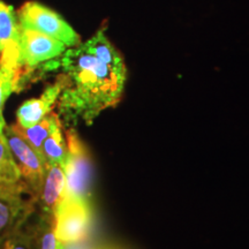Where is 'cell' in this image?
<instances>
[{
	"mask_svg": "<svg viewBox=\"0 0 249 249\" xmlns=\"http://www.w3.org/2000/svg\"><path fill=\"white\" fill-rule=\"evenodd\" d=\"M33 227L34 249H62L53 230V217L40 214L38 222Z\"/></svg>",
	"mask_w": 249,
	"mask_h": 249,
	"instance_id": "5bb4252c",
	"label": "cell"
},
{
	"mask_svg": "<svg viewBox=\"0 0 249 249\" xmlns=\"http://www.w3.org/2000/svg\"><path fill=\"white\" fill-rule=\"evenodd\" d=\"M18 23L22 27L30 28L58 39L67 48H74L81 44L80 35L74 28L57 12L39 2H26L18 9Z\"/></svg>",
	"mask_w": 249,
	"mask_h": 249,
	"instance_id": "3957f363",
	"label": "cell"
},
{
	"mask_svg": "<svg viewBox=\"0 0 249 249\" xmlns=\"http://www.w3.org/2000/svg\"><path fill=\"white\" fill-rule=\"evenodd\" d=\"M11 185H14V183H6V182H0V191L4 188H7V187H9Z\"/></svg>",
	"mask_w": 249,
	"mask_h": 249,
	"instance_id": "d6986e66",
	"label": "cell"
},
{
	"mask_svg": "<svg viewBox=\"0 0 249 249\" xmlns=\"http://www.w3.org/2000/svg\"><path fill=\"white\" fill-rule=\"evenodd\" d=\"M5 123H0V182L18 183L22 181L21 173L15 163L7 140L5 138Z\"/></svg>",
	"mask_w": 249,
	"mask_h": 249,
	"instance_id": "9a60e30c",
	"label": "cell"
},
{
	"mask_svg": "<svg viewBox=\"0 0 249 249\" xmlns=\"http://www.w3.org/2000/svg\"><path fill=\"white\" fill-rule=\"evenodd\" d=\"M43 157L48 164H57L65 167L67 160V144L62 136L61 123H59L51 134L46 138L40 149Z\"/></svg>",
	"mask_w": 249,
	"mask_h": 249,
	"instance_id": "7c38bea8",
	"label": "cell"
},
{
	"mask_svg": "<svg viewBox=\"0 0 249 249\" xmlns=\"http://www.w3.org/2000/svg\"><path fill=\"white\" fill-rule=\"evenodd\" d=\"M92 219L89 200L64 197L53 214L54 234L61 244L83 240L90 236Z\"/></svg>",
	"mask_w": 249,
	"mask_h": 249,
	"instance_id": "5b68a950",
	"label": "cell"
},
{
	"mask_svg": "<svg viewBox=\"0 0 249 249\" xmlns=\"http://www.w3.org/2000/svg\"><path fill=\"white\" fill-rule=\"evenodd\" d=\"M82 45L93 55L107 64L108 66L119 68V70H126L123 55L107 38L104 28H101L91 38H89Z\"/></svg>",
	"mask_w": 249,
	"mask_h": 249,
	"instance_id": "8fae6325",
	"label": "cell"
},
{
	"mask_svg": "<svg viewBox=\"0 0 249 249\" xmlns=\"http://www.w3.org/2000/svg\"><path fill=\"white\" fill-rule=\"evenodd\" d=\"M64 74L59 108L68 120L82 119L87 124L105 108L120 101L127 71L108 66L82 44L67 49L57 59Z\"/></svg>",
	"mask_w": 249,
	"mask_h": 249,
	"instance_id": "6da1fadb",
	"label": "cell"
},
{
	"mask_svg": "<svg viewBox=\"0 0 249 249\" xmlns=\"http://www.w3.org/2000/svg\"><path fill=\"white\" fill-rule=\"evenodd\" d=\"M59 123H60V119H59L58 114L51 112V113H49L44 119H42L36 124L28 127V128H21L18 124H14V126L15 128L20 132L21 135H22L23 138L36 149V150L40 151L43 143H44L46 138L51 134L52 130L54 129V127L57 126Z\"/></svg>",
	"mask_w": 249,
	"mask_h": 249,
	"instance_id": "4fadbf2b",
	"label": "cell"
},
{
	"mask_svg": "<svg viewBox=\"0 0 249 249\" xmlns=\"http://www.w3.org/2000/svg\"><path fill=\"white\" fill-rule=\"evenodd\" d=\"M0 249H34L33 227L24 224L0 242Z\"/></svg>",
	"mask_w": 249,
	"mask_h": 249,
	"instance_id": "2e32d148",
	"label": "cell"
},
{
	"mask_svg": "<svg viewBox=\"0 0 249 249\" xmlns=\"http://www.w3.org/2000/svg\"><path fill=\"white\" fill-rule=\"evenodd\" d=\"M35 204L36 198L23 181L0 191V241L28 222Z\"/></svg>",
	"mask_w": 249,
	"mask_h": 249,
	"instance_id": "8992f818",
	"label": "cell"
},
{
	"mask_svg": "<svg viewBox=\"0 0 249 249\" xmlns=\"http://www.w3.org/2000/svg\"><path fill=\"white\" fill-rule=\"evenodd\" d=\"M0 68L12 71L17 91L24 70L20 61V23L14 8L0 0Z\"/></svg>",
	"mask_w": 249,
	"mask_h": 249,
	"instance_id": "52a82bcc",
	"label": "cell"
},
{
	"mask_svg": "<svg viewBox=\"0 0 249 249\" xmlns=\"http://www.w3.org/2000/svg\"><path fill=\"white\" fill-rule=\"evenodd\" d=\"M66 189V177L64 167L57 164L46 165V173L37 201L40 205L42 213L53 217L61 203Z\"/></svg>",
	"mask_w": 249,
	"mask_h": 249,
	"instance_id": "30bf717a",
	"label": "cell"
},
{
	"mask_svg": "<svg viewBox=\"0 0 249 249\" xmlns=\"http://www.w3.org/2000/svg\"><path fill=\"white\" fill-rule=\"evenodd\" d=\"M66 138L67 160L64 167L66 189L64 197L89 200L93 178L91 157L75 130L68 129Z\"/></svg>",
	"mask_w": 249,
	"mask_h": 249,
	"instance_id": "7a4b0ae2",
	"label": "cell"
},
{
	"mask_svg": "<svg viewBox=\"0 0 249 249\" xmlns=\"http://www.w3.org/2000/svg\"><path fill=\"white\" fill-rule=\"evenodd\" d=\"M62 90V81L59 79L54 85L50 86L38 98L26 101L17 111V124L21 128H28L44 119L51 113Z\"/></svg>",
	"mask_w": 249,
	"mask_h": 249,
	"instance_id": "9c48e42d",
	"label": "cell"
},
{
	"mask_svg": "<svg viewBox=\"0 0 249 249\" xmlns=\"http://www.w3.org/2000/svg\"><path fill=\"white\" fill-rule=\"evenodd\" d=\"M105 249H123V248H119V247H113V246H107Z\"/></svg>",
	"mask_w": 249,
	"mask_h": 249,
	"instance_id": "ffe728a7",
	"label": "cell"
},
{
	"mask_svg": "<svg viewBox=\"0 0 249 249\" xmlns=\"http://www.w3.org/2000/svg\"><path fill=\"white\" fill-rule=\"evenodd\" d=\"M15 91H17V86H15L13 73L5 68H0V123H5L2 111H4L6 99Z\"/></svg>",
	"mask_w": 249,
	"mask_h": 249,
	"instance_id": "e0dca14e",
	"label": "cell"
},
{
	"mask_svg": "<svg viewBox=\"0 0 249 249\" xmlns=\"http://www.w3.org/2000/svg\"><path fill=\"white\" fill-rule=\"evenodd\" d=\"M67 46L58 39L20 24V61L26 70L34 71L44 62L61 57Z\"/></svg>",
	"mask_w": 249,
	"mask_h": 249,
	"instance_id": "ba28073f",
	"label": "cell"
},
{
	"mask_svg": "<svg viewBox=\"0 0 249 249\" xmlns=\"http://www.w3.org/2000/svg\"><path fill=\"white\" fill-rule=\"evenodd\" d=\"M105 247L107 246L98 244V242L92 240L90 236L80 241L62 244V249H105Z\"/></svg>",
	"mask_w": 249,
	"mask_h": 249,
	"instance_id": "ac0fdd59",
	"label": "cell"
},
{
	"mask_svg": "<svg viewBox=\"0 0 249 249\" xmlns=\"http://www.w3.org/2000/svg\"><path fill=\"white\" fill-rule=\"evenodd\" d=\"M0 242H1V241H0Z\"/></svg>",
	"mask_w": 249,
	"mask_h": 249,
	"instance_id": "44dd1931",
	"label": "cell"
},
{
	"mask_svg": "<svg viewBox=\"0 0 249 249\" xmlns=\"http://www.w3.org/2000/svg\"><path fill=\"white\" fill-rule=\"evenodd\" d=\"M5 138L11 149L15 163L21 173V179L26 183L33 197L38 196L46 173V161L42 152L36 150L21 135L15 126H5Z\"/></svg>",
	"mask_w": 249,
	"mask_h": 249,
	"instance_id": "277c9868",
	"label": "cell"
}]
</instances>
